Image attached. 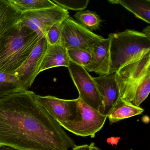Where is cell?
Wrapping results in <instances>:
<instances>
[{
  "label": "cell",
  "mask_w": 150,
  "mask_h": 150,
  "mask_svg": "<svg viewBox=\"0 0 150 150\" xmlns=\"http://www.w3.org/2000/svg\"><path fill=\"white\" fill-rule=\"evenodd\" d=\"M0 144L21 150H70L76 145L28 90L0 98Z\"/></svg>",
  "instance_id": "obj_1"
},
{
  "label": "cell",
  "mask_w": 150,
  "mask_h": 150,
  "mask_svg": "<svg viewBox=\"0 0 150 150\" xmlns=\"http://www.w3.org/2000/svg\"><path fill=\"white\" fill-rule=\"evenodd\" d=\"M42 37L21 22L0 36V71L14 74Z\"/></svg>",
  "instance_id": "obj_2"
},
{
  "label": "cell",
  "mask_w": 150,
  "mask_h": 150,
  "mask_svg": "<svg viewBox=\"0 0 150 150\" xmlns=\"http://www.w3.org/2000/svg\"><path fill=\"white\" fill-rule=\"evenodd\" d=\"M110 38V74L150 51V38L142 32L127 30L109 35Z\"/></svg>",
  "instance_id": "obj_3"
},
{
  "label": "cell",
  "mask_w": 150,
  "mask_h": 150,
  "mask_svg": "<svg viewBox=\"0 0 150 150\" xmlns=\"http://www.w3.org/2000/svg\"><path fill=\"white\" fill-rule=\"evenodd\" d=\"M115 73L120 99L132 103L137 88L150 76V51L124 66Z\"/></svg>",
  "instance_id": "obj_4"
},
{
  "label": "cell",
  "mask_w": 150,
  "mask_h": 150,
  "mask_svg": "<svg viewBox=\"0 0 150 150\" xmlns=\"http://www.w3.org/2000/svg\"><path fill=\"white\" fill-rule=\"evenodd\" d=\"M104 39L84 28L71 16L62 22L60 44L67 50L82 49L92 53L94 48Z\"/></svg>",
  "instance_id": "obj_5"
},
{
  "label": "cell",
  "mask_w": 150,
  "mask_h": 150,
  "mask_svg": "<svg viewBox=\"0 0 150 150\" xmlns=\"http://www.w3.org/2000/svg\"><path fill=\"white\" fill-rule=\"evenodd\" d=\"M36 99L63 128L82 120L78 98L64 100L51 96L36 95Z\"/></svg>",
  "instance_id": "obj_6"
},
{
  "label": "cell",
  "mask_w": 150,
  "mask_h": 150,
  "mask_svg": "<svg viewBox=\"0 0 150 150\" xmlns=\"http://www.w3.org/2000/svg\"><path fill=\"white\" fill-rule=\"evenodd\" d=\"M72 79L79 93V98L101 113L103 103L96 84L84 67L70 61L68 67Z\"/></svg>",
  "instance_id": "obj_7"
},
{
  "label": "cell",
  "mask_w": 150,
  "mask_h": 150,
  "mask_svg": "<svg viewBox=\"0 0 150 150\" xmlns=\"http://www.w3.org/2000/svg\"><path fill=\"white\" fill-rule=\"evenodd\" d=\"M68 16L67 10L57 6L52 8L23 13L21 23L43 37L52 26L63 21Z\"/></svg>",
  "instance_id": "obj_8"
},
{
  "label": "cell",
  "mask_w": 150,
  "mask_h": 150,
  "mask_svg": "<svg viewBox=\"0 0 150 150\" xmlns=\"http://www.w3.org/2000/svg\"><path fill=\"white\" fill-rule=\"evenodd\" d=\"M78 103L81 112L82 120L79 122L72 124L64 128L78 136H90L91 137H94L96 133L103 127L108 117L87 105L79 97Z\"/></svg>",
  "instance_id": "obj_9"
},
{
  "label": "cell",
  "mask_w": 150,
  "mask_h": 150,
  "mask_svg": "<svg viewBox=\"0 0 150 150\" xmlns=\"http://www.w3.org/2000/svg\"><path fill=\"white\" fill-rule=\"evenodd\" d=\"M48 42L45 36L38 41L24 64L17 70L15 75L20 82L22 89L28 90L32 86L38 75L39 67L45 54Z\"/></svg>",
  "instance_id": "obj_10"
},
{
  "label": "cell",
  "mask_w": 150,
  "mask_h": 150,
  "mask_svg": "<svg viewBox=\"0 0 150 150\" xmlns=\"http://www.w3.org/2000/svg\"><path fill=\"white\" fill-rule=\"evenodd\" d=\"M93 79L103 101L101 114L108 117L121 100L116 73L101 75Z\"/></svg>",
  "instance_id": "obj_11"
},
{
  "label": "cell",
  "mask_w": 150,
  "mask_h": 150,
  "mask_svg": "<svg viewBox=\"0 0 150 150\" xmlns=\"http://www.w3.org/2000/svg\"><path fill=\"white\" fill-rule=\"evenodd\" d=\"M110 38H104L92 52V58L85 67L88 72L101 75L109 74L110 68Z\"/></svg>",
  "instance_id": "obj_12"
},
{
  "label": "cell",
  "mask_w": 150,
  "mask_h": 150,
  "mask_svg": "<svg viewBox=\"0 0 150 150\" xmlns=\"http://www.w3.org/2000/svg\"><path fill=\"white\" fill-rule=\"evenodd\" d=\"M70 62L66 48L60 43L55 45L48 44L47 50L38 69V74L54 67H65L68 68Z\"/></svg>",
  "instance_id": "obj_13"
},
{
  "label": "cell",
  "mask_w": 150,
  "mask_h": 150,
  "mask_svg": "<svg viewBox=\"0 0 150 150\" xmlns=\"http://www.w3.org/2000/svg\"><path fill=\"white\" fill-rule=\"evenodd\" d=\"M21 15L9 0H0V36L21 22Z\"/></svg>",
  "instance_id": "obj_14"
},
{
  "label": "cell",
  "mask_w": 150,
  "mask_h": 150,
  "mask_svg": "<svg viewBox=\"0 0 150 150\" xmlns=\"http://www.w3.org/2000/svg\"><path fill=\"white\" fill-rule=\"evenodd\" d=\"M109 2L113 4H120L137 18L150 24V0H117Z\"/></svg>",
  "instance_id": "obj_15"
},
{
  "label": "cell",
  "mask_w": 150,
  "mask_h": 150,
  "mask_svg": "<svg viewBox=\"0 0 150 150\" xmlns=\"http://www.w3.org/2000/svg\"><path fill=\"white\" fill-rule=\"evenodd\" d=\"M144 111V109L141 107H137L132 103H128L120 100L109 114L108 118L110 124H112L134 116L141 115Z\"/></svg>",
  "instance_id": "obj_16"
},
{
  "label": "cell",
  "mask_w": 150,
  "mask_h": 150,
  "mask_svg": "<svg viewBox=\"0 0 150 150\" xmlns=\"http://www.w3.org/2000/svg\"><path fill=\"white\" fill-rule=\"evenodd\" d=\"M20 13H26L55 7L57 6L50 0H9Z\"/></svg>",
  "instance_id": "obj_17"
},
{
  "label": "cell",
  "mask_w": 150,
  "mask_h": 150,
  "mask_svg": "<svg viewBox=\"0 0 150 150\" xmlns=\"http://www.w3.org/2000/svg\"><path fill=\"white\" fill-rule=\"evenodd\" d=\"M23 90L15 74L0 71V98Z\"/></svg>",
  "instance_id": "obj_18"
},
{
  "label": "cell",
  "mask_w": 150,
  "mask_h": 150,
  "mask_svg": "<svg viewBox=\"0 0 150 150\" xmlns=\"http://www.w3.org/2000/svg\"><path fill=\"white\" fill-rule=\"evenodd\" d=\"M74 17L84 28L93 32L99 29L102 21L96 12L88 10L77 12Z\"/></svg>",
  "instance_id": "obj_19"
},
{
  "label": "cell",
  "mask_w": 150,
  "mask_h": 150,
  "mask_svg": "<svg viewBox=\"0 0 150 150\" xmlns=\"http://www.w3.org/2000/svg\"><path fill=\"white\" fill-rule=\"evenodd\" d=\"M67 54L70 61L85 68L90 63L92 53L82 49L67 50Z\"/></svg>",
  "instance_id": "obj_20"
},
{
  "label": "cell",
  "mask_w": 150,
  "mask_h": 150,
  "mask_svg": "<svg viewBox=\"0 0 150 150\" xmlns=\"http://www.w3.org/2000/svg\"><path fill=\"white\" fill-rule=\"evenodd\" d=\"M57 6L65 9L79 11L86 9L89 2V0H52Z\"/></svg>",
  "instance_id": "obj_21"
},
{
  "label": "cell",
  "mask_w": 150,
  "mask_h": 150,
  "mask_svg": "<svg viewBox=\"0 0 150 150\" xmlns=\"http://www.w3.org/2000/svg\"><path fill=\"white\" fill-rule=\"evenodd\" d=\"M150 91V76H149L136 90L132 104L139 107L140 104L147 98Z\"/></svg>",
  "instance_id": "obj_22"
},
{
  "label": "cell",
  "mask_w": 150,
  "mask_h": 150,
  "mask_svg": "<svg viewBox=\"0 0 150 150\" xmlns=\"http://www.w3.org/2000/svg\"><path fill=\"white\" fill-rule=\"evenodd\" d=\"M62 22L57 23L52 26L46 33L45 37L48 44L55 45L60 43Z\"/></svg>",
  "instance_id": "obj_23"
},
{
  "label": "cell",
  "mask_w": 150,
  "mask_h": 150,
  "mask_svg": "<svg viewBox=\"0 0 150 150\" xmlns=\"http://www.w3.org/2000/svg\"><path fill=\"white\" fill-rule=\"evenodd\" d=\"M72 150H102L95 145L94 143H92L90 145L85 144L82 145H75Z\"/></svg>",
  "instance_id": "obj_24"
},
{
  "label": "cell",
  "mask_w": 150,
  "mask_h": 150,
  "mask_svg": "<svg viewBox=\"0 0 150 150\" xmlns=\"http://www.w3.org/2000/svg\"><path fill=\"white\" fill-rule=\"evenodd\" d=\"M0 150H21L9 146L0 144Z\"/></svg>",
  "instance_id": "obj_25"
},
{
  "label": "cell",
  "mask_w": 150,
  "mask_h": 150,
  "mask_svg": "<svg viewBox=\"0 0 150 150\" xmlns=\"http://www.w3.org/2000/svg\"><path fill=\"white\" fill-rule=\"evenodd\" d=\"M144 34L146 35V36L150 38V25H148L147 27H146L143 30V32Z\"/></svg>",
  "instance_id": "obj_26"
},
{
  "label": "cell",
  "mask_w": 150,
  "mask_h": 150,
  "mask_svg": "<svg viewBox=\"0 0 150 150\" xmlns=\"http://www.w3.org/2000/svg\"><path fill=\"white\" fill-rule=\"evenodd\" d=\"M132 150V149H131V150Z\"/></svg>",
  "instance_id": "obj_27"
}]
</instances>
